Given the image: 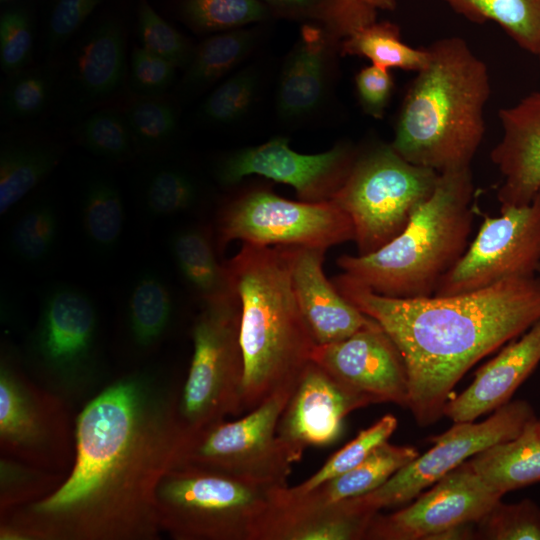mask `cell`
Here are the masks:
<instances>
[{"mask_svg":"<svg viewBox=\"0 0 540 540\" xmlns=\"http://www.w3.org/2000/svg\"><path fill=\"white\" fill-rule=\"evenodd\" d=\"M179 395L151 371L123 376L76 420L68 477L1 514V540H153L155 492L187 440Z\"/></svg>","mask_w":540,"mask_h":540,"instance_id":"1","label":"cell"},{"mask_svg":"<svg viewBox=\"0 0 540 540\" xmlns=\"http://www.w3.org/2000/svg\"><path fill=\"white\" fill-rule=\"evenodd\" d=\"M332 282L399 349L408 377L407 409L421 427L444 416L454 387L470 368L540 320L537 275L467 293L418 298L377 294L344 273Z\"/></svg>","mask_w":540,"mask_h":540,"instance_id":"2","label":"cell"},{"mask_svg":"<svg viewBox=\"0 0 540 540\" xmlns=\"http://www.w3.org/2000/svg\"><path fill=\"white\" fill-rule=\"evenodd\" d=\"M425 48L428 62L404 96L391 146L439 174L469 168L485 133L488 67L459 36Z\"/></svg>","mask_w":540,"mask_h":540,"instance_id":"3","label":"cell"},{"mask_svg":"<svg viewBox=\"0 0 540 540\" xmlns=\"http://www.w3.org/2000/svg\"><path fill=\"white\" fill-rule=\"evenodd\" d=\"M224 265L241 307L244 415L293 387L316 343L293 292L286 246L243 243Z\"/></svg>","mask_w":540,"mask_h":540,"instance_id":"4","label":"cell"},{"mask_svg":"<svg viewBox=\"0 0 540 540\" xmlns=\"http://www.w3.org/2000/svg\"><path fill=\"white\" fill-rule=\"evenodd\" d=\"M474 193L471 167L440 173L431 196L397 237L368 255H342L338 266L383 296H433L469 245Z\"/></svg>","mask_w":540,"mask_h":540,"instance_id":"5","label":"cell"},{"mask_svg":"<svg viewBox=\"0 0 540 540\" xmlns=\"http://www.w3.org/2000/svg\"><path fill=\"white\" fill-rule=\"evenodd\" d=\"M279 487L173 464L156 488L158 523L177 540H259Z\"/></svg>","mask_w":540,"mask_h":540,"instance_id":"6","label":"cell"},{"mask_svg":"<svg viewBox=\"0 0 540 540\" xmlns=\"http://www.w3.org/2000/svg\"><path fill=\"white\" fill-rule=\"evenodd\" d=\"M439 173L410 163L381 145L354 164L331 200L354 226L358 254L368 255L397 237L433 193Z\"/></svg>","mask_w":540,"mask_h":540,"instance_id":"7","label":"cell"},{"mask_svg":"<svg viewBox=\"0 0 540 540\" xmlns=\"http://www.w3.org/2000/svg\"><path fill=\"white\" fill-rule=\"evenodd\" d=\"M240 301L205 304L192 332L193 356L178 397V417L185 435L242 415L244 358L240 344Z\"/></svg>","mask_w":540,"mask_h":540,"instance_id":"8","label":"cell"},{"mask_svg":"<svg viewBox=\"0 0 540 540\" xmlns=\"http://www.w3.org/2000/svg\"><path fill=\"white\" fill-rule=\"evenodd\" d=\"M294 386L277 391L234 421L221 420L195 432L174 464L253 483L287 486L293 463L276 431Z\"/></svg>","mask_w":540,"mask_h":540,"instance_id":"9","label":"cell"},{"mask_svg":"<svg viewBox=\"0 0 540 540\" xmlns=\"http://www.w3.org/2000/svg\"><path fill=\"white\" fill-rule=\"evenodd\" d=\"M98 332V310L88 294L67 284L46 290L28 345L44 388L66 402L85 393L98 370Z\"/></svg>","mask_w":540,"mask_h":540,"instance_id":"10","label":"cell"},{"mask_svg":"<svg viewBox=\"0 0 540 540\" xmlns=\"http://www.w3.org/2000/svg\"><path fill=\"white\" fill-rule=\"evenodd\" d=\"M536 419L528 401L510 400L481 422H454L442 434L429 438L432 443L429 450L381 486L349 499L357 508L373 514L408 503L475 454L517 437Z\"/></svg>","mask_w":540,"mask_h":540,"instance_id":"11","label":"cell"},{"mask_svg":"<svg viewBox=\"0 0 540 540\" xmlns=\"http://www.w3.org/2000/svg\"><path fill=\"white\" fill-rule=\"evenodd\" d=\"M217 231L219 249L234 240L327 249L355 236L352 220L332 201H290L265 189L249 191L228 204L219 215Z\"/></svg>","mask_w":540,"mask_h":540,"instance_id":"12","label":"cell"},{"mask_svg":"<svg viewBox=\"0 0 540 540\" xmlns=\"http://www.w3.org/2000/svg\"><path fill=\"white\" fill-rule=\"evenodd\" d=\"M66 401L24 376L11 361L0 369V444L10 458L46 471L64 468L72 454Z\"/></svg>","mask_w":540,"mask_h":540,"instance_id":"13","label":"cell"},{"mask_svg":"<svg viewBox=\"0 0 540 540\" xmlns=\"http://www.w3.org/2000/svg\"><path fill=\"white\" fill-rule=\"evenodd\" d=\"M485 215L476 236L445 274L436 296L467 293L540 271V192L527 205L501 207Z\"/></svg>","mask_w":540,"mask_h":540,"instance_id":"14","label":"cell"},{"mask_svg":"<svg viewBox=\"0 0 540 540\" xmlns=\"http://www.w3.org/2000/svg\"><path fill=\"white\" fill-rule=\"evenodd\" d=\"M502 496L467 460L410 505L390 514L377 513L365 540H435L451 528L476 523Z\"/></svg>","mask_w":540,"mask_h":540,"instance_id":"15","label":"cell"},{"mask_svg":"<svg viewBox=\"0 0 540 540\" xmlns=\"http://www.w3.org/2000/svg\"><path fill=\"white\" fill-rule=\"evenodd\" d=\"M356 157L346 144L318 154H300L286 138L275 137L225 158L217 176L221 183L231 185L248 175H260L292 186L300 201L328 202L343 185Z\"/></svg>","mask_w":540,"mask_h":540,"instance_id":"16","label":"cell"},{"mask_svg":"<svg viewBox=\"0 0 540 540\" xmlns=\"http://www.w3.org/2000/svg\"><path fill=\"white\" fill-rule=\"evenodd\" d=\"M311 360L369 404L408 406L403 357L377 322L343 340L316 345Z\"/></svg>","mask_w":540,"mask_h":540,"instance_id":"17","label":"cell"},{"mask_svg":"<svg viewBox=\"0 0 540 540\" xmlns=\"http://www.w3.org/2000/svg\"><path fill=\"white\" fill-rule=\"evenodd\" d=\"M370 405L310 361L300 374L277 424V437L290 461L298 462L309 446L333 443L344 418Z\"/></svg>","mask_w":540,"mask_h":540,"instance_id":"18","label":"cell"},{"mask_svg":"<svg viewBox=\"0 0 540 540\" xmlns=\"http://www.w3.org/2000/svg\"><path fill=\"white\" fill-rule=\"evenodd\" d=\"M325 251L286 246L293 292L316 345L343 340L376 323L326 278L322 267Z\"/></svg>","mask_w":540,"mask_h":540,"instance_id":"19","label":"cell"},{"mask_svg":"<svg viewBox=\"0 0 540 540\" xmlns=\"http://www.w3.org/2000/svg\"><path fill=\"white\" fill-rule=\"evenodd\" d=\"M502 137L490 158L503 181L501 207L529 204L540 192V92H532L498 114Z\"/></svg>","mask_w":540,"mask_h":540,"instance_id":"20","label":"cell"},{"mask_svg":"<svg viewBox=\"0 0 540 540\" xmlns=\"http://www.w3.org/2000/svg\"><path fill=\"white\" fill-rule=\"evenodd\" d=\"M539 363L540 320L481 366L472 383L449 399L444 416L453 422H470L495 411L510 401Z\"/></svg>","mask_w":540,"mask_h":540,"instance_id":"21","label":"cell"},{"mask_svg":"<svg viewBox=\"0 0 540 540\" xmlns=\"http://www.w3.org/2000/svg\"><path fill=\"white\" fill-rule=\"evenodd\" d=\"M340 44L318 26H302L277 90V111L283 119H300L318 108L327 89L334 52Z\"/></svg>","mask_w":540,"mask_h":540,"instance_id":"22","label":"cell"},{"mask_svg":"<svg viewBox=\"0 0 540 540\" xmlns=\"http://www.w3.org/2000/svg\"><path fill=\"white\" fill-rule=\"evenodd\" d=\"M376 514L358 509L349 499L324 505L275 500L259 540H363Z\"/></svg>","mask_w":540,"mask_h":540,"instance_id":"23","label":"cell"},{"mask_svg":"<svg viewBox=\"0 0 540 540\" xmlns=\"http://www.w3.org/2000/svg\"><path fill=\"white\" fill-rule=\"evenodd\" d=\"M69 74L81 102L100 101L118 91L127 76L122 26L109 20L81 39L73 51Z\"/></svg>","mask_w":540,"mask_h":540,"instance_id":"24","label":"cell"},{"mask_svg":"<svg viewBox=\"0 0 540 540\" xmlns=\"http://www.w3.org/2000/svg\"><path fill=\"white\" fill-rule=\"evenodd\" d=\"M64 148L41 136L5 137L0 146V215L12 209L58 166Z\"/></svg>","mask_w":540,"mask_h":540,"instance_id":"25","label":"cell"},{"mask_svg":"<svg viewBox=\"0 0 540 540\" xmlns=\"http://www.w3.org/2000/svg\"><path fill=\"white\" fill-rule=\"evenodd\" d=\"M175 313L171 287L156 270L139 272L125 293L123 317L132 348L150 352L166 336Z\"/></svg>","mask_w":540,"mask_h":540,"instance_id":"26","label":"cell"},{"mask_svg":"<svg viewBox=\"0 0 540 540\" xmlns=\"http://www.w3.org/2000/svg\"><path fill=\"white\" fill-rule=\"evenodd\" d=\"M418 455V450L413 446L394 445L386 441L351 470L323 482L301 496L282 497L279 488L276 501L324 505L363 495L381 486Z\"/></svg>","mask_w":540,"mask_h":540,"instance_id":"27","label":"cell"},{"mask_svg":"<svg viewBox=\"0 0 540 540\" xmlns=\"http://www.w3.org/2000/svg\"><path fill=\"white\" fill-rule=\"evenodd\" d=\"M534 422L517 437L494 444L468 459L481 478L502 495L540 482V436Z\"/></svg>","mask_w":540,"mask_h":540,"instance_id":"28","label":"cell"},{"mask_svg":"<svg viewBox=\"0 0 540 540\" xmlns=\"http://www.w3.org/2000/svg\"><path fill=\"white\" fill-rule=\"evenodd\" d=\"M169 247L182 277L205 304L236 295L228 270L218 262L205 229L197 226L181 229L171 236Z\"/></svg>","mask_w":540,"mask_h":540,"instance_id":"29","label":"cell"},{"mask_svg":"<svg viewBox=\"0 0 540 540\" xmlns=\"http://www.w3.org/2000/svg\"><path fill=\"white\" fill-rule=\"evenodd\" d=\"M85 238L99 255L112 253L121 238L125 210L120 189L105 174L92 175L85 183L80 204Z\"/></svg>","mask_w":540,"mask_h":540,"instance_id":"30","label":"cell"},{"mask_svg":"<svg viewBox=\"0 0 540 540\" xmlns=\"http://www.w3.org/2000/svg\"><path fill=\"white\" fill-rule=\"evenodd\" d=\"M272 15L315 25L339 41L373 23L377 10L361 0H260Z\"/></svg>","mask_w":540,"mask_h":540,"instance_id":"31","label":"cell"},{"mask_svg":"<svg viewBox=\"0 0 540 540\" xmlns=\"http://www.w3.org/2000/svg\"><path fill=\"white\" fill-rule=\"evenodd\" d=\"M468 21L497 23L525 51L540 55V0H444Z\"/></svg>","mask_w":540,"mask_h":540,"instance_id":"32","label":"cell"},{"mask_svg":"<svg viewBox=\"0 0 540 540\" xmlns=\"http://www.w3.org/2000/svg\"><path fill=\"white\" fill-rule=\"evenodd\" d=\"M60 219L50 198L40 197L30 202L8 230L7 248L18 261L38 266L53 255L59 240Z\"/></svg>","mask_w":540,"mask_h":540,"instance_id":"33","label":"cell"},{"mask_svg":"<svg viewBox=\"0 0 540 540\" xmlns=\"http://www.w3.org/2000/svg\"><path fill=\"white\" fill-rule=\"evenodd\" d=\"M342 55L368 58L373 65L390 70L418 72L428 62L425 47L413 48L401 39L400 28L389 21L373 22L341 41Z\"/></svg>","mask_w":540,"mask_h":540,"instance_id":"34","label":"cell"},{"mask_svg":"<svg viewBox=\"0 0 540 540\" xmlns=\"http://www.w3.org/2000/svg\"><path fill=\"white\" fill-rule=\"evenodd\" d=\"M258 38L256 30L245 27L208 37L194 49L184 85L197 89L219 80L249 55Z\"/></svg>","mask_w":540,"mask_h":540,"instance_id":"35","label":"cell"},{"mask_svg":"<svg viewBox=\"0 0 540 540\" xmlns=\"http://www.w3.org/2000/svg\"><path fill=\"white\" fill-rule=\"evenodd\" d=\"M58 83L52 61L6 76L1 88V119L22 122L41 115L51 103Z\"/></svg>","mask_w":540,"mask_h":540,"instance_id":"36","label":"cell"},{"mask_svg":"<svg viewBox=\"0 0 540 540\" xmlns=\"http://www.w3.org/2000/svg\"><path fill=\"white\" fill-rule=\"evenodd\" d=\"M196 180L175 166L153 162L139 186L140 205L152 218L167 217L190 209L198 199Z\"/></svg>","mask_w":540,"mask_h":540,"instance_id":"37","label":"cell"},{"mask_svg":"<svg viewBox=\"0 0 540 540\" xmlns=\"http://www.w3.org/2000/svg\"><path fill=\"white\" fill-rule=\"evenodd\" d=\"M397 425V418L393 414L384 415L335 452L312 476L296 486L280 487L279 494L286 498L301 496L323 482L351 470L379 445L388 441Z\"/></svg>","mask_w":540,"mask_h":540,"instance_id":"38","label":"cell"},{"mask_svg":"<svg viewBox=\"0 0 540 540\" xmlns=\"http://www.w3.org/2000/svg\"><path fill=\"white\" fill-rule=\"evenodd\" d=\"M123 114L138 155L156 156L172 139L178 125L175 108L162 96H136L128 103Z\"/></svg>","mask_w":540,"mask_h":540,"instance_id":"39","label":"cell"},{"mask_svg":"<svg viewBox=\"0 0 540 540\" xmlns=\"http://www.w3.org/2000/svg\"><path fill=\"white\" fill-rule=\"evenodd\" d=\"M76 136L86 150L109 161L126 162L138 155L123 112L114 109L92 113L80 123Z\"/></svg>","mask_w":540,"mask_h":540,"instance_id":"40","label":"cell"},{"mask_svg":"<svg viewBox=\"0 0 540 540\" xmlns=\"http://www.w3.org/2000/svg\"><path fill=\"white\" fill-rule=\"evenodd\" d=\"M181 12L200 32L243 28L272 15L260 0H181Z\"/></svg>","mask_w":540,"mask_h":540,"instance_id":"41","label":"cell"},{"mask_svg":"<svg viewBox=\"0 0 540 540\" xmlns=\"http://www.w3.org/2000/svg\"><path fill=\"white\" fill-rule=\"evenodd\" d=\"M476 539L540 540V507L529 498L509 504L500 500L476 522Z\"/></svg>","mask_w":540,"mask_h":540,"instance_id":"42","label":"cell"},{"mask_svg":"<svg viewBox=\"0 0 540 540\" xmlns=\"http://www.w3.org/2000/svg\"><path fill=\"white\" fill-rule=\"evenodd\" d=\"M258 75L243 69L220 84L203 102L201 115L215 124H229L242 118L251 108L258 91Z\"/></svg>","mask_w":540,"mask_h":540,"instance_id":"43","label":"cell"},{"mask_svg":"<svg viewBox=\"0 0 540 540\" xmlns=\"http://www.w3.org/2000/svg\"><path fill=\"white\" fill-rule=\"evenodd\" d=\"M58 481L50 471L2 457L1 514L45 497L57 487Z\"/></svg>","mask_w":540,"mask_h":540,"instance_id":"44","label":"cell"},{"mask_svg":"<svg viewBox=\"0 0 540 540\" xmlns=\"http://www.w3.org/2000/svg\"><path fill=\"white\" fill-rule=\"evenodd\" d=\"M138 32L147 51L171 62L177 68H186L194 49L188 40L164 20L148 0H138Z\"/></svg>","mask_w":540,"mask_h":540,"instance_id":"45","label":"cell"},{"mask_svg":"<svg viewBox=\"0 0 540 540\" xmlns=\"http://www.w3.org/2000/svg\"><path fill=\"white\" fill-rule=\"evenodd\" d=\"M34 48L31 17L23 8H10L0 17V65L8 76L30 66Z\"/></svg>","mask_w":540,"mask_h":540,"instance_id":"46","label":"cell"},{"mask_svg":"<svg viewBox=\"0 0 540 540\" xmlns=\"http://www.w3.org/2000/svg\"><path fill=\"white\" fill-rule=\"evenodd\" d=\"M100 2L101 0L52 1L43 42L47 61L53 60Z\"/></svg>","mask_w":540,"mask_h":540,"instance_id":"47","label":"cell"},{"mask_svg":"<svg viewBox=\"0 0 540 540\" xmlns=\"http://www.w3.org/2000/svg\"><path fill=\"white\" fill-rule=\"evenodd\" d=\"M177 67L143 47L133 50L130 59V86L136 96L156 97L171 86Z\"/></svg>","mask_w":540,"mask_h":540,"instance_id":"48","label":"cell"},{"mask_svg":"<svg viewBox=\"0 0 540 540\" xmlns=\"http://www.w3.org/2000/svg\"><path fill=\"white\" fill-rule=\"evenodd\" d=\"M355 85L364 112L374 118H382L394 87L389 70L373 64L364 67L357 73Z\"/></svg>","mask_w":540,"mask_h":540,"instance_id":"49","label":"cell"},{"mask_svg":"<svg viewBox=\"0 0 540 540\" xmlns=\"http://www.w3.org/2000/svg\"><path fill=\"white\" fill-rule=\"evenodd\" d=\"M365 4L375 8L376 10L392 11L396 8V0H361Z\"/></svg>","mask_w":540,"mask_h":540,"instance_id":"50","label":"cell"},{"mask_svg":"<svg viewBox=\"0 0 540 540\" xmlns=\"http://www.w3.org/2000/svg\"><path fill=\"white\" fill-rule=\"evenodd\" d=\"M534 428H535L537 434L540 436V418H538V417L534 422Z\"/></svg>","mask_w":540,"mask_h":540,"instance_id":"51","label":"cell"},{"mask_svg":"<svg viewBox=\"0 0 540 540\" xmlns=\"http://www.w3.org/2000/svg\"><path fill=\"white\" fill-rule=\"evenodd\" d=\"M1 1L3 2V1H11V0H1Z\"/></svg>","mask_w":540,"mask_h":540,"instance_id":"52","label":"cell"},{"mask_svg":"<svg viewBox=\"0 0 540 540\" xmlns=\"http://www.w3.org/2000/svg\"><path fill=\"white\" fill-rule=\"evenodd\" d=\"M538 58H539V63H540V55L538 56Z\"/></svg>","mask_w":540,"mask_h":540,"instance_id":"53","label":"cell"}]
</instances>
